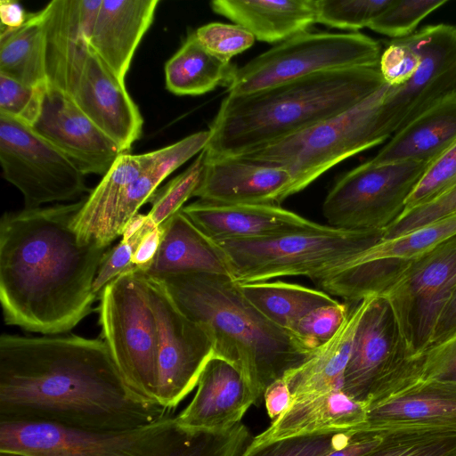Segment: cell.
Masks as SVG:
<instances>
[{"label": "cell", "instance_id": "1", "mask_svg": "<svg viewBox=\"0 0 456 456\" xmlns=\"http://www.w3.org/2000/svg\"><path fill=\"white\" fill-rule=\"evenodd\" d=\"M172 412L131 393L102 338L76 334L0 338V422L122 430Z\"/></svg>", "mask_w": 456, "mask_h": 456}, {"label": "cell", "instance_id": "2", "mask_svg": "<svg viewBox=\"0 0 456 456\" xmlns=\"http://www.w3.org/2000/svg\"><path fill=\"white\" fill-rule=\"evenodd\" d=\"M83 202L2 216L0 301L7 325L60 335L94 311V281L110 247L80 243L73 223Z\"/></svg>", "mask_w": 456, "mask_h": 456}, {"label": "cell", "instance_id": "3", "mask_svg": "<svg viewBox=\"0 0 456 456\" xmlns=\"http://www.w3.org/2000/svg\"><path fill=\"white\" fill-rule=\"evenodd\" d=\"M385 84L376 65L325 71L246 94H228L208 129L204 151L208 156H240L326 120Z\"/></svg>", "mask_w": 456, "mask_h": 456}, {"label": "cell", "instance_id": "4", "mask_svg": "<svg viewBox=\"0 0 456 456\" xmlns=\"http://www.w3.org/2000/svg\"><path fill=\"white\" fill-rule=\"evenodd\" d=\"M156 280L179 309L203 328L214 356L241 373L256 402L271 384L314 352L266 319L230 276L198 273Z\"/></svg>", "mask_w": 456, "mask_h": 456}, {"label": "cell", "instance_id": "5", "mask_svg": "<svg viewBox=\"0 0 456 456\" xmlns=\"http://www.w3.org/2000/svg\"><path fill=\"white\" fill-rule=\"evenodd\" d=\"M251 440L240 422L221 431L190 430L173 415L134 428L102 431L0 422V452L25 456H240Z\"/></svg>", "mask_w": 456, "mask_h": 456}, {"label": "cell", "instance_id": "6", "mask_svg": "<svg viewBox=\"0 0 456 456\" xmlns=\"http://www.w3.org/2000/svg\"><path fill=\"white\" fill-rule=\"evenodd\" d=\"M387 88L385 84L326 120L238 157L285 167L294 179L293 194L297 193L342 160L392 136L383 110Z\"/></svg>", "mask_w": 456, "mask_h": 456}, {"label": "cell", "instance_id": "7", "mask_svg": "<svg viewBox=\"0 0 456 456\" xmlns=\"http://www.w3.org/2000/svg\"><path fill=\"white\" fill-rule=\"evenodd\" d=\"M382 231H350L314 226L268 238L223 240V248L237 284L268 281L279 277L312 279L374 245Z\"/></svg>", "mask_w": 456, "mask_h": 456}, {"label": "cell", "instance_id": "8", "mask_svg": "<svg viewBox=\"0 0 456 456\" xmlns=\"http://www.w3.org/2000/svg\"><path fill=\"white\" fill-rule=\"evenodd\" d=\"M99 300L102 338L125 384L139 401L159 404L156 397L159 331L146 277L125 273L104 288Z\"/></svg>", "mask_w": 456, "mask_h": 456}, {"label": "cell", "instance_id": "9", "mask_svg": "<svg viewBox=\"0 0 456 456\" xmlns=\"http://www.w3.org/2000/svg\"><path fill=\"white\" fill-rule=\"evenodd\" d=\"M380 44L359 32L305 31L237 68L228 94L256 92L316 73L379 65Z\"/></svg>", "mask_w": 456, "mask_h": 456}, {"label": "cell", "instance_id": "10", "mask_svg": "<svg viewBox=\"0 0 456 456\" xmlns=\"http://www.w3.org/2000/svg\"><path fill=\"white\" fill-rule=\"evenodd\" d=\"M428 164L368 160L343 175L322 203L330 226L350 231H382L403 212L405 202Z\"/></svg>", "mask_w": 456, "mask_h": 456}, {"label": "cell", "instance_id": "11", "mask_svg": "<svg viewBox=\"0 0 456 456\" xmlns=\"http://www.w3.org/2000/svg\"><path fill=\"white\" fill-rule=\"evenodd\" d=\"M414 383V358L385 297L372 295L357 327L342 390L366 408Z\"/></svg>", "mask_w": 456, "mask_h": 456}, {"label": "cell", "instance_id": "12", "mask_svg": "<svg viewBox=\"0 0 456 456\" xmlns=\"http://www.w3.org/2000/svg\"><path fill=\"white\" fill-rule=\"evenodd\" d=\"M456 289V236L411 261L379 294L411 357L430 346L437 319Z\"/></svg>", "mask_w": 456, "mask_h": 456}, {"label": "cell", "instance_id": "13", "mask_svg": "<svg viewBox=\"0 0 456 456\" xmlns=\"http://www.w3.org/2000/svg\"><path fill=\"white\" fill-rule=\"evenodd\" d=\"M0 163L4 179L23 195L24 208L73 200L88 191L85 175L28 126L0 115Z\"/></svg>", "mask_w": 456, "mask_h": 456}, {"label": "cell", "instance_id": "14", "mask_svg": "<svg viewBox=\"0 0 456 456\" xmlns=\"http://www.w3.org/2000/svg\"><path fill=\"white\" fill-rule=\"evenodd\" d=\"M145 277L159 331L156 397L161 406L174 411L197 386L214 356L213 344L203 328L179 309L159 281Z\"/></svg>", "mask_w": 456, "mask_h": 456}, {"label": "cell", "instance_id": "15", "mask_svg": "<svg viewBox=\"0 0 456 456\" xmlns=\"http://www.w3.org/2000/svg\"><path fill=\"white\" fill-rule=\"evenodd\" d=\"M454 236L456 214L403 235L381 239L327 269L330 271L325 277V288L330 294L346 302L379 295L411 261Z\"/></svg>", "mask_w": 456, "mask_h": 456}, {"label": "cell", "instance_id": "16", "mask_svg": "<svg viewBox=\"0 0 456 456\" xmlns=\"http://www.w3.org/2000/svg\"><path fill=\"white\" fill-rule=\"evenodd\" d=\"M419 56V65L404 85L388 86L384 116L393 135L413 118L456 94V27L428 25L405 37Z\"/></svg>", "mask_w": 456, "mask_h": 456}, {"label": "cell", "instance_id": "17", "mask_svg": "<svg viewBox=\"0 0 456 456\" xmlns=\"http://www.w3.org/2000/svg\"><path fill=\"white\" fill-rule=\"evenodd\" d=\"M31 128L85 175L103 176L124 153L70 96L49 86L40 117Z\"/></svg>", "mask_w": 456, "mask_h": 456}, {"label": "cell", "instance_id": "18", "mask_svg": "<svg viewBox=\"0 0 456 456\" xmlns=\"http://www.w3.org/2000/svg\"><path fill=\"white\" fill-rule=\"evenodd\" d=\"M102 0H54L40 10L47 86L69 95L91 51Z\"/></svg>", "mask_w": 456, "mask_h": 456}, {"label": "cell", "instance_id": "19", "mask_svg": "<svg viewBox=\"0 0 456 456\" xmlns=\"http://www.w3.org/2000/svg\"><path fill=\"white\" fill-rule=\"evenodd\" d=\"M293 187L292 175L283 167L205 153L201 179L193 197L218 203L280 205L293 195Z\"/></svg>", "mask_w": 456, "mask_h": 456}, {"label": "cell", "instance_id": "20", "mask_svg": "<svg viewBox=\"0 0 456 456\" xmlns=\"http://www.w3.org/2000/svg\"><path fill=\"white\" fill-rule=\"evenodd\" d=\"M69 96L124 153L141 137L143 119L125 82L92 48Z\"/></svg>", "mask_w": 456, "mask_h": 456}, {"label": "cell", "instance_id": "21", "mask_svg": "<svg viewBox=\"0 0 456 456\" xmlns=\"http://www.w3.org/2000/svg\"><path fill=\"white\" fill-rule=\"evenodd\" d=\"M182 211L210 239L268 238L307 229L317 223L277 204H228L198 200Z\"/></svg>", "mask_w": 456, "mask_h": 456}, {"label": "cell", "instance_id": "22", "mask_svg": "<svg viewBox=\"0 0 456 456\" xmlns=\"http://www.w3.org/2000/svg\"><path fill=\"white\" fill-rule=\"evenodd\" d=\"M197 391L188 406L175 417L190 430L221 431L240 422L256 399L241 375L227 361L213 356L204 367Z\"/></svg>", "mask_w": 456, "mask_h": 456}, {"label": "cell", "instance_id": "23", "mask_svg": "<svg viewBox=\"0 0 456 456\" xmlns=\"http://www.w3.org/2000/svg\"><path fill=\"white\" fill-rule=\"evenodd\" d=\"M358 428L456 430V384L418 381L367 407L365 422Z\"/></svg>", "mask_w": 456, "mask_h": 456}, {"label": "cell", "instance_id": "24", "mask_svg": "<svg viewBox=\"0 0 456 456\" xmlns=\"http://www.w3.org/2000/svg\"><path fill=\"white\" fill-rule=\"evenodd\" d=\"M159 0H102L88 44L124 82L134 54L152 23Z\"/></svg>", "mask_w": 456, "mask_h": 456}, {"label": "cell", "instance_id": "25", "mask_svg": "<svg viewBox=\"0 0 456 456\" xmlns=\"http://www.w3.org/2000/svg\"><path fill=\"white\" fill-rule=\"evenodd\" d=\"M158 150L138 155L121 154L100 183L84 200L73 227L82 244L110 247L112 227L120 204L129 185L156 160Z\"/></svg>", "mask_w": 456, "mask_h": 456}, {"label": "cell", "instance_id": "26", "mask_svg": "<svg viewBox=\"0 0 456 456\" xmlns=\"http://www.w3.org/2000/svg\"><path fill=\"white\" fill-rule=\"evenodd\" d=\"M163 224L165 232L158 253L147 271L141 273L154 279L198 273L231 277L223 248L182 209Z\"/></svg>", "mask_w": 456, "mask_h": 456}, {"label": "cell", "instance_id": "27", "mask_svg": "<svg viewBox=\"0 0 456 456\" xmlns=\"http://www.w3.org/2000/svg\"><path fill=\"white\" fill-rule=\"evenodd\" d=\"M366 405L342 389L293 398L287 411L263 433L252 438L258 444L294 436L355 428L365 422Z\"/></svg>", "mask_w": 456, "mask_h": 456}, {"label": "cell", "instance_id": "28", "mask_svg": "<svg viewBox=\"0 0 456 456\" xmlns=\"http://www.w3.org/2000/svg\"><path fill=\"white\" fill-rule=\"evenodd\" d=\"M317 0H215L211 9L259 41L281 43L316 22Z\"/></svg>", "mask_w": 456, "mask_h": 456}, {"label": "cell", "instance_id": "29", "mask_svg": "<svg viewBox=\"0 0 456 456\" xmlns=\"http://www.w3.org/2000/svg\"><path fill=\"white\" fill-rule=\"evenodd\" d=\"M456 142V94L427 110L395 133L373 163L430 164Z\"/></svg>", "mask_w": 456, "mask_h": 456}, {"label": "cell", "instance_id": "30", "mask_svg": "<svg viewBox=\"0 0 456 456\" xmlns=\"http://www.w3.org/2000/svg\"><path fill=\"white\" fill-rule=\"evenodd\" d=\"M370 297L350 306L338 332L318 347L303 363L288 371L286 381L293 398L342 389L344 374L348 364L353 342L359 322Z\"/></svg>", "mask_w": 456, "mask_h": 456}, {"label": "cell", "instance_id": "31", "mask_svg": "<svg viewBox=\"0 0 456 456\" xmlns=\"http://www.w3.org/2000/svg\"><path fill=\"white\" fill-rule=\"evenodd\" d=\"M243 296L271 322L292 334L311 311L338 302L330 294L281 281L238 284Z\"/></svg>", "mask_w": 456, "mask_h": 456}, {"label": "cell", "instance_id": "32", "mask_svg": "<svg viewBox=\"0 0 456 456\" xmlns=\"http://www.w3.org/2000/svg\"><path fill=\"white\" fill-rule=\"evenodd\" d=\"M209 137V130L200 131L158 150L155 162L129 185L120 201L112 227L113 240L122 236L127 223L144 203L150 201L164 179L200 153Z\"/></svg>", "mask_w": 456, "mask_h": 456}, {"label": "cell", "instance_id": "33", "mask_svg": "<svg viewBox=\"0 0 456 456\" xmlns=\"http://www.w3.org/2000/svg\"><path fill=\"white\" fill-rule=\"evenodd\" d=\"M237 67L210 53L191 33L165 65L166 86L176 95H200L228 86Z\"/></svg>", "mask_w": 456, "mask_h": 456}, {"label": "cell", "instance_id": "34", "mask_svg": "<svg viewBox=\"0 0 456 456\" xmlns=\"http://www.w3.org/2000/svg\"><path fill=\"white\" fill-rule=\"evenodd\" d=\"M0 74L28 86H46L45 36L40 11L20 28L0 36Z\"/></svg>", "mask_w": 456, "mask_h": 456}, {"label": "cell", "instance_id": "35", "mask_svg": "<svg viewBox=\"0 0 456 456\" xmlns=\"http://www.w3.org/2000/svg\"><path fill=\"white\" fill-rule=\"evenodd\" d=\"M364 456H456V430L395 428Z\"/></svg>", "mask_w": 456, "mask_h": 456}, {"label": "cell", "instance_id": "36", "mask_svg": "<svg viewBox=\"0 0 456 456\" xmlns=\"http://www.w3.org/2000/svg\"><path fill=\"white\" fill-rule=\"evenodd\" d=\"M356 430L335 429L258 444L250 442L240 456H326L346 445Z\"/></svg>", "mask_w": 456, "mask_h": 456}, {"label": "cell", "instance_id": "37", "mask_svg": "<svg viewBox=\"0 0 456 456\" xmlns=\"http://www.w3.org/2000/svg\"><path fill=\"white\" fill-rule=\"evenodd\" d=\"M204 162L205 153L202 151L183 172L155 191L149 201L151 208L147 214L149 221L155 227L179 212L184 203L193 197L201 179Z\"/></svg>", "mask_w": 456, "mask_h": 456}, {"label": "cell", "instance_id": "38", "mask_svg": "<svg viewBox=\"0 0 456 456\" xmlns=\"http://www.w3.org/2000/svg\"><path fill=\"white\" fill-rule=\"evenodd\" d=\"M447 0H392L370 23V29L394 39L412 35L419 24Z\"/></svg>", "mask_w": 456, "mask_h": 456}, {"label": "cell", "instance_id": "39", "mask_svg": "<svg viewBox=\"0 0 456 456\" xmlns=\"http://www.w3.org/2000/svg\"><path fill=\"white\" fill-rule=\"evenodd\" d=\"M392 0H317L316 22L357 31L370 23Z\"/></svg>", "mask_w": 456, "mask_h": 456}, {"label": "cell", "instance_id": "40", "mask_svg": "<svg viewBox=\"0 0 456 456\" xmlns=\"http://www.w3.org/2000/svg\"><path fill=\"white\" fill-rule=\"evenodd\" d=\"M46 86H28L0 74V115L32 127L42 112Z\"/></svg>", "mask_w": 456, "mask_h": 456}, {"label": "cell", "instance_id": "41", "mask_svg": "<svg viewBox=\"0 0 456 456\" xmlns=\"http://www.w3.org/2000/svg\"><path fill=\"white\" fill-rule=\"evenodd\" d=\"M349 309L348 302L338 301L318 307L297 322L292 334L306 349L314 352L335 336Z\"/></svg>", "mask_w": 456, "mask_h": 456}, {"label": "cell", "instance_id": "42", "mask_svg": "<svg viewBox=\"0 0 456 456\" xmlns=\"http://www.w3.org/2000/svg\"><path fill=\"white\" fill-rule=\"evenodd\" d=\"M456 214V185L403 213L383 233L382 239L403 235Z\"/></svg>", "mask_w": 456, "mask_h": 456}, {"label": "cell", "instance_id": "43", "mask_svg": "<svg viewBox=\"0 0 456 456\" xmlns=\"http://www.w3.org/2000/svg\"><path fill=\"white\" fill-rule=\"evenodd\" d=\"M456 185V142L426 168L409 195L403 213Z\"/></svg>", "mask_w": 456, "mask_h": 456}, {"label": "cell", "instance_id": "44", "mask_svg": "<svg viewBox=\"0 0 456 456\" xmlns=\"http://www.w3.org/2000/svg\"><path fill=\"white\" fill-rule=\"evenodd\" d=\"M194 32L202 45L224 62L250 48L256 40L252 33L237 24L212 22Z\"/></svg>", "mask_w": 456, "mask_h": 456}, {"label": "cell", "instance_id": "45", "mask_svg": "<svg viewBox=\"0 0 456 456\" xmlns=\"http://www.w3.org/2000/svg\"><path fill=\"white\" fill-rule=\"evenodd\" d=\"M153 228L155 226L148 219L144 227L134 237L126 240H120L118 244L109 248L94 281L93 290L98 300L110 282L125 273L134 272L132 259L138 243L143 234Z\"/></svg>", "mask_w": 456, "mask_h": 456}, {"label": "cell", "instance_id": "46", "mask_svg": "<svg viewBox=\"0 0 456 456\" xmlns=\"http://www.w3.org/2000/svg\"><path fill=\"white\" fill-rule=\"evenodd\" d=\"M419 65V56L405 38L393 39L382 50L379 68L385 83L398 87L407 83Z\"/></svg>", "mask_w": 456, "mask_h": 456}, {"label": "cell", "instance_id": "47", "mask_svg": "<svg viewBox=\"0 0 456 456\" xmlns=\"http://www.w3.org/2000/svg\"><path fill=\"white\" fill-rule=\"evenodd\" d=\"M417 380L456 384V335L417 356Z\"/></svg>", "mask_w": 456, "mask_h": 456}, {"label": "cell", "instance_id": "48", "mask_svg": "<svg viewBox=\"0 0 456 456\" xmlns=\"http://www.w3.org/2000/svg\"><path fill=\"white\" fill-rule=\"evenodd\" d=\"M165 232L164 224L148 231L140 240L132 259L134 272L144 273L153 262Z\"/></svg>", "mask_w": 456, "mask_h": 456}, {"label": "cell", "instance_id": "49", "mask_svg": "<svg viewBox=\"0 0 456 456\" xmlns=\"http://www.w3.org/2000/svg\"><path fill=\"white\" fill-rule=\"evenodd\" d=\"M385 430L358 428L348 443L326 456H364L382 440Z\"/></svg>", "mask_w": 456, "mask_h": 456}, {"label": "cell", "instance_id": "50", "mask_svg": "<svg viewBox=\"0 0 456 456\" xmlns=\"http://www.w3.org/2000/svg\"><path fill=\"white\" fill-rule=\"evenodd\" d=\"M264 397L267 413L273 421L283 414L292 402L291 393L283 378L271 384Z\"/></svg>", "mask_w": 456, "mask_h": 456}, {"label": "cell", "instance_id": "51", "mask_svg": "<svg viewBox=\"0 0 456 456\" xmlns=\"http://www.w3.org/2000/svg\"><path fill=\"white\" fill-rule=\"evenodd\" d=\"M456 335V289L443 308L431 338L429 347L439 345ZM428 347V348H429Z\"/></svg>", "mask_w": 456, "mask_h": 456}, {"label": "cell", "instance_id": "52", "mask_svg": "<svg viewBox=\"0 0 456 456\" xmlns=\"http://www.w3.org/2000/svg\"><path fill=\"white\" fill-rule=\"evenodd\" d=\"M29 13L15 1H0V36L20 28L27 21Z\"/></svg>", "mask_w": 456, "mask_h": 456}, {"label": "cell", "instance_id": "53", "mask_svg": "<svg viewBox=\"0 0 456 456\" xmlns=\"http://www.w3.org/2000/svg\"><path fill=\"white\" fill-rule=\"evenodd\" d=\"M148 220L147 214H136L126 224L121 240H129L134 237L137 232H139L146 224Z\"/></svg>", "mask_w": 456, "mask_h": 456}, {"label": "cell", "instance_id": "54", "mask_svg": "<svg viewBox=\"0 0 456 456\" xmlns=\"http://www.w3.org/2000/svg\"><path fill=\"white\" fill-rule=\"evenodd\" d=\"M0 456H25L18 453H11V452H0Z\"/></svg>", "mask_w": 456, "mask_h": 456}]
</instances>
